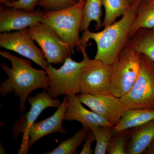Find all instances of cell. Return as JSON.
Returning <instances> with one entry per match:
<instances>
[{"instance_id": "obj_1", "label": "cell", "mask_w": 154, "mask_h": 154, "mask_svg": "<svg viewBox=\"0 0 154 154\" xmlns=\"http://www.w3.org/2000/svg\"><path fill=\"white\" fill-rule=\"evenodd\" d=\"M0 55L11 64L10 68L5 63H1V69L8 78L1 83L0 95L5 96L14 92L19 99V111L23 113L30 94L39 88L46 90L49 85V78L44 70L33 68L30 60L16 56L8 51H0Z\"/></svg>"}, {"instance_id": "obj_2", "label": "cell", "mask_w": 154, "mask_h": 154, "mask_svg": "<svg viewBox=\"0 0 154 154\" xmlns=\"http://www.w3.org/2000/svg\"><path fill=\"white\" fill-rule=\"evenodd\" d=\"M141 0H136L129 10L118 21L107 26L100 32L83 31L82 47L88 46L91 39L96 42L97 51L94 59L112 65L129 39V31Z\"/></svg>"}, {"instance_id": "obj_3", "label": "cell", "mask_w": 154, "mask_h": 154, "mask_svg": "<svg viewBox=\"0 0 154 154\" xmlns=\"http://www.w3.org/2000/svg\"><path fill=\"white\" fill-rule=\"evenodd\" d=\"M85 0H81L67 8L45 11L41 22L49 26L67 45L72 54L75 50L81 51L82 38L80 36Z\"/></svg>"}, {"instance_id": "obj_4", "label": "cell", "mask_w": 154, "mask_h": 154, "mask_svg": "<svg viewBox=\"0 0 154 154\" xmlns=\"http://www.w3.org/2000/svg\"><path fill=\"white\" fill-rule=\"evenodd\" d=\"M87 46H82L81 51L83 59L81 62L68 57L61 66L56 69L49 64L45 71L49 78V85L46 89L50 96L56 99L62 95H76L81 93L80 78L83 68L91 61L86 52Z\"/></svg>"}, {"instance_id": "obj_5", "label": "cell", "mask_w": 154, "mask_h": 154, "mask_svg": "<svg viewBox=\"0 0 154 154\" xmlns=\"http://www.w3.org/2000/svg\"><path fill=\"white\" fill-rule=\"evenodd\" d=\"M140 70L134 85L120 98L128 109H154V62L140 54Z\"/></svg>"}, {"instance_id": "obj_6", "label": "cell", "mask_w": 154, "mask_h": 154, "mask_svg": "<svg viewBox=\"0 0 154 154\" xmlns=\"http://www.w3.org/2000/svg\"><path fill=\"white\" fill-rule=\"evenodd\" d=\"M140 54L125 46L112 64L111 93L119 98L134 85L140 70Z\"/></svg>"}, {"instance_id": "obj_7", "label": "cell", "mask_w": 154, "mask_h": 154, "mask_svg": "<svg viewBox=\"0 0 154 154\" xmlns=\"http://www.w3.org/2000/svg\"><path fill=\"white\" fill-rule=\"evenodd\" d=\"M29 36L36 42L49 64L63 63L72 53L60 36L49 26L38 22L27 28Z\"/></svg>"}, {"instance_id": "obj_8", "label": "cell", "mask_w": 154, "mask_h": 154, "mask_svg": "<svg viewBox=\"0 0 154 154\" xmlns=\"http://www.w3.org/2000/svg\"><path fill=\"white\" fill-rule=\"evenodd\" d=\"M112 65L91 60L83 68L80 78L81 94L107 95L111 93Z\"/></svg>"}, {"instance_id": "obj_9", "label": "cell", "mask_w": 154, "mask_h": 154, "mask_svg": "<svg viewBox=\"0 0 154 154\" xmlns=\"http://www.w3.org/2000/svg\"><path fill=\"white\" fill-rule=\"evenodd\" d=\"M29 36L27 28L0 34V46L33 61L46 70L49 63L41 48Z\"/></svg>"}, {"instance_id": "obj_10", "label": "cell", "mask_w": 154, "mask_h": 154, "mask_svg": "<svg viewBox=\"0 0 154 154\" xmlns=\"http://www.w3.org/2000/svg\"><path fill=\"white\" fill-rule=\"evenodd\" d=\"M77 96L82 104L105 119L113 127L118 124L128 109L120 98L112 94L103 95L81 94Z\"/></svg>"}, {"instance_id": "obj_11", "label": "cell", "mask_w": 154, "mask_h": 154, "mask_svg": "<svg viewBox=\"0 0 154 154\" xmlns=\"http://www.w3.org/2000/svg\"><path fill=\"white\" fill-rule=\"evenodd\" d=\"M68 102V96L66 95L62 103L54 114L44 120L34 122L23 134L22 151L26 152V148L29 149L42 137L51 134L59 133L66 134V130L63 126L64 114ZM24 151V150H23Z\"/></svg>"}, {"instance_id": "obj_12", "label": "cell", "mask_w": 154, "mask_h": 154, "mask_svg": "<svg viewBox=\"0 0 154 154\" xmlns=\"http://www.w3.org/2000/svg\"><path fill=\"white\" fill-rule=\"evenodd\" d=\"M28 101L31 106L30 110L27 113L22 114L14 123L12 129L14 138H17L20 134H23L28 128L35 122L45 109L49 107L57 109L62 103V101L57 98H51L45 90L41 93H37L35 96H29Z\"/></svg>"}, {"instance_id": "obj_13", "label": "cell", "mask_w": 154, "mask_h": 154, "mask_svg": "<svg viewBox=\"0 0 154 154\" xmlns=\"http://www.w3.org/2000/svg\"><path fill=\"white\" fill-rule=\"evenodd\" d=\"M45 12H28L21 9L1 6L0 32H11L28 28L41 22Z\"/></svg>"}, {"instance_id": "obj_14", "label": "cell", "mask_w": 154, "mask_h": 154, "mask_svg": "<svg viewBox=\"0 0 154 154\" xmlns=\"http://www.w3.org/2000/svg\"><path fill=\"white\" fill-rule=\"evenodd\" d=\"M82 104L77 95L68 96L64 120L79 122L88 130L100 126L113 127L106 119L94 111L87 110Z\"/></svg>"}, {"instance_id": "obj_15", "label": "cell", "mask_w": 154, "mask_h": 154, "mask_svg": "<svg viewBox=\"0 0 154 154\" xmlns=\"http://www.w3.org/2000/svg\"><path fill=\"white\" fill-rule=\"evenodd\" d=\"M131 140L127 154L143 153L154 140V119L129 131Z\"/></svg>"}, {"instance_id": "obj_16", "label": "cell", "mask_w": 154, "mask_h": 154, "mask_svg": "<svg viewBox=\"0 0 154 154\" xmlns=\"http://www.w3.org/2000/svg\"><path fill=\"white\" fill-rule=\"evenodd\" d=\"M154 119V109H128L119 122L112 128V133L132 129Z\"/></svg>"}, {"instance_id": "obj_17", "label": "cell", "mask_w": 154, "mask_h": 154, "mask_svg": "<svg viewBox=\"0 0 154 154\" xmlns=\"http://www.w3.org/2000/svg\"><path fill=\"white\" fill-rule=\"evenodd\" d=\"M142 28H154V0H141L129 31V39Z\"/></svg>"}, {"instance_id": "obj_18", "label": "cell", "mask_w": 154, "mask_h": 154, "mask_svg": "<svg viewBox=\"0 0 154 154\" xmlns=\"http://www.w3.org/2000/svg\"><path fill=\"white\" fill-rule=\"evenodd\" d=\"M126 45L154 62V28L140 29L130 38Z\"/></svg>"}, {"instance_id": "obj_19", "label": "cell", "mask_w": 154, "mask_h": 154, "mask_svg": "<svg viewBox=\"0 0 154 154\" xmlns=\"http://www.w3.org/2000/svg\"><path fill=\"white\" fill-rule=\"evenodd\" d=\"M102 6V0H85L81 32L89 29L90 23L92 21L96 22V30L103 27L101 20Z\"/></svg>"}, {"instance_id": "obj_20", "label": "cell", "mask_w": 154, "mask_h": 154, "mask_svg": "<svg viewBox=\"0 0 154 154\" xmlns=\"http://www.w3.org/2000/svg\"><path fill=\"white\" fill-rule=\"evenodd\" d=\"M102 5L105 10L102 23L104 28L113 24L118 17L123 16L132 5L126 0H102Z\"/></svg>"}, {"instance_id": "obj_21", "label": "cell", "mask_w": 154, "mask_h": 154, "mask_svg": "<svg viewBox=\"0 0 154 154\" xmlns=\"http://www.w3.org/2000/svg\"><path fill=\"white\" fill-rule=\"evenodd\" d=\"M88 130L84 127L78 131L72 137L61 142L58 146L46 154H74L77 153V149L87 137Z\"/></svg>"}, {"instance_id": "obj_22", "label": "cell", "mask_w": 154, "mask_h": 154, "mask_svg": "<svg viewBox=\"0 0 154 154\" xmlns=\"http://www.w3.org/2000/svg\"><path fill=\"white\" fill-rule=\"evenodd\" d=\"M112 128L110 127L100 126L91 130L95 135L96 142L94 154L107 153L108 144L113 134Z\"/></svg>"}, {"instance_id": "obj_23", "label": "cell", "mask_w": 154, "mask_h": 154, "mask_svg": "<svg viewBox=\"0 0 154 154\" xmlns=\"http://www.w3.org/2000/svg\"><path fill=\"white\" fill-rule=\"evenodd\" d=\"M128 130L113 134L107 147V154H127L125 146L128 137L129 135Z\"/></svg>"}, {"instance_id": "obj_24", "label": "cell", "mask_w": 154, "mask_h": 154, "mask_svg": "<svg viewBox=\"0 0 154 154\" xmlns=\"http://www.w3.org/2000/svg\"><path fill=\"white\" fill-rule=\"evenodd\" d=\"M78 2L77 0H41L37 6L45 11H58L74 5Z\"/></svg>"}, {"instance_id": "obj_25", "label": "cell", "mask_w": 154, "mask_h": 154, "mask_svg": "<svg viewBox=\"0 0 154 154\" xmlns=\"http://www.w3.org/2000/svg\"><path fill=\"white\" fill-rule=\"evenodd\" d=\"M41 0H17L14 2L9 3L5 7H12L15 8L21 9L28 12L36 11V8Z\"/></svg>"}, {"instance_id": "obj_26", "label": "cell", "mask_w": 154, "mask_h": 154, "mask_svg": "<svg viewBox=\"0 0 154 154\" xmlns=\"http://www.w3.org/2000/svg\"><path fill=\"white\" fill-rule=\"evenodd\" d=\"M96 140V137L94 132L91 130L88 131L85 143L83 146L82 149L80 154H92L93 150L91 148L92 144Z\"/></svg>"}, {"instance_id": "obj_27", "label": "cell", "mask_w": 154, "mask_h": 154, "mask_svg": "<svg viewBox=\"0 0 154 154\" xmlns=\"http://www.w3.org/2000/svg\"><path fill=\"white\" fill-rule=\"evenodd\" d=\"M143 154H154V143L152 142L151 144Z\"/></svg>"}, {"instance_id": "obj_28", "label": "cell", "mask_w": 154, "mask_h": 154, "mask_svg": "<svg viewBox=\"0 0 154 154\" xmlns=\"http://www.w3.org/2000/svg\"><path fill=\"white\" fill-rule=\"evenodd\" d=\"M16 1L17 0H0V2L3 5H6L9 3L14 2Z\"/></svg>"}, {"instance_id": "obj_29", "label": "cell", "mask_w": 154, "mask_h": 154, "mask_svg": "<svg viewBox=\"0 0 154 154\" xmlns=\"http://www.w3.org/2000/svg\"><path fill=\"white\" fill-rule=\"evenodd\" d=\"M6 151L5 149L4 148L2 143H1V146H0V154H6Z\"/></svg>"}, {"instance_id": "obj_30", "label": "cell", "mask_w": 154, "mask_h": 154, "mask_svg": "<svg viewBox=\"0 0 154 154\" xmlns=\"http://www.w3.org/2000/svg\"><path fill=\"white\" fill-rule=\"evenodd\" d=\"M130 5H132L135 2L136 0H126Z\"/></svg>"}, {"instance_id": "obj_31", "label": "cell", "mask_w": 154, "mask_h": 154, "mask_svg": "<svg viewBox=\"0 0 154 154\" xmlns=\"http://www.w3.org/2000/svg\"><path fill=\"white\" fill-rule=\"evenodd\" d=\"M81 1V0H77V1H78V2H79V1Z\"/></svg>"}, {"instance_id": "obj_32", "label": "cell", "mask_w": 154, "mask_h": 154, "mask_svg": "<svg viewBox=\"0 0 154 154\" xmlns=\"http://www.w3.org/2000/svg\"><path fill=\"white\" fill-rule=\"evenodd\" d=\"M153 142L154 143V140L153 141Z\"/></svg>"}]
</instances>
